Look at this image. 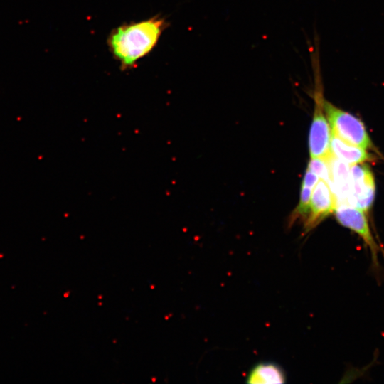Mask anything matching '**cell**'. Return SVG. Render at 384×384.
<instances>
[{
    "mask_svg": "<svg viewBox=\"0 0 384 384\" xmlns=\"http://www.w3.org/2000/svg\"><path fill=\"white\" fill-rule=\"evenodd\" d=\"M323 107L333 134L350 144L366 149L372 146L368 132L358 119L335 107L324 99Z\"/></svg>",
    "mask_w": 384,
    "mask_h": 384,
    "instance_id": "7a4b0ae2",
    "label": "cell"
},
{
    "mask_svg": "<svg viewBox=\"0 0 384 384\" xmlns=\"http://www.w3.org/2000/svg\"><path fill=\"white\" fill-rule=\"evenodd\" d=\"M334 212L337 221L341 225L360 236L370 250L374 265L378 266L380 248L371 232L365 211L348 204H338Z\"/></svg>",
    "mask_w": 384,
    "mask_h": 384,
    "instance_id": "3957f363",
    "label": "cell"
},
{
    "mask_svg": "<svg viewBox=\"0 0 384 384\" xmlns=\"http://www.w3.org/2000/svg\"><path fill=\"white\" fill-rule=\"evenodd\" d=\"M285 376L283 370L273 363H260L250 371L247 383L251 384L283 383Z\"/></svg>",
    "mask_w": 384,
    "mask_h": 384,
    "instance_id": "9c48e42d",
    "label": "cell"
},
{
    "mask_svg": "<svg viewBox=\"0 0 384 384\" xmlns=\"http://www.w3.org/2000/svg\"><path fill=\"white\" fill-rule=\"evenodd\" d=\"M331 154L348 165L360 164L371 159L366 149L350 144L336 135H331Z\"/></svg>",
    "mask_w": 384,
    "mask_h": 384,
    "instance_id": "ba28073f",
    "label": "cell"
},
{
    "mask_svg": "<svg viewBox=\"0 0 384 384\" xmlns=\"http://www.w3.org/2000/svg\"><path fill=\"white\" fill-rule=\"evenodd\" d=\"M336 200L329 183L319 179L314 186L305 223L306 230L318 225L334 211Z\"/></svg>",
    "mask_w": 384,
    "mask_h": 384,
    "instance_id": "8992f818",
    "label": "cell"
},
{
    "mask_svg": "<svg viewBox=\"0 0 384 384\" xmlns=\"http://www.w3.org/2000/svg\"><path fill=\"white\" fill-rule=\"evenodd\" d=\"M329 158H311L307 167V169L315 174L319 179L324 180L329 183H330L331 181Z\"/></svg>",
    "mask_w": 384,
    "mask_h": 384,
    "instance_id": "8fae6325",
    "label": "cell"
},
{
    "mask_svg": "<svg viewBox=\"0 0 384 384\" xmlns=\"http://www.w3.org/2000/svg\"><path fill=\"white\" fill-rule=\"evenodd\" d=\"M319 178L308 169L304 174L299 204L295 210V216H306L309 211L312 189Z\"/></svg>",
    "mask_w": 384,
    "mask_h": 384,
    "instance_id": "30bf717a",
    "label": "cell"
},
{
    "mask_svg": "<svg viewBox=\"0 0 384 384\" xmlns=\"http://www.w3.org/2000/svg\"><path fill=\"white\" fill-rule=\"evenodd\" d=\"M350 195L348 204L365 212L371 207L375 192V179L365 164L350 165Z\"/></svg>",
    "mask_w": 384,
    "mask_h": 384,
    "instance_id": "277c9868",
    "label": "cell"
},
{
    "mask_svg": "<svg viewBox=\"0 0 384 384\" xmlns=\"http://www.w3.org/2000/svg\"><path fill=\"white\" fill-rule=\"evenodd\" d=\"M331 181L330 186L338 204H348L350 195V165L336 158H329Z\"/></svg>",
    "mask_w": 384,
    "mask_h": 384,
    "instance_id": "52a82bcc",
    "label": "cell"
},
{
    "mask_svg": "<svg viewBox=\"0 0 384 384\" xmlns=\"http://www.w3.org/2000/svg\"><path fill=\"white\" fill-rule=\"evenodd\" d=\"M166 26L159 16L119 26L109 35L108 48L120 67L129 69L154 49Z\"/></svg>",
    "mask_w": 384,
    "mask_h": 384,
    "instance_id": "6da1fadb",
    "label": "cell"
},
{
    "mask_svg": "<svg viewBox=\"0 0 384 384\" xmlns=\"http://www.w3.org/2000/svg\"><path fill=\"white\" fill-rule=\"evenodd\" d=\"M323 100L319 92L315 93V107L309 136L311 158L329 159L331 156L330 144L332 134L324 115Z\"/></svg>",
    "mask_w": 384,
    "mask_h": 384,
    "instance_id": "5b68a950",
    "label": "cell"
}]
</instances>
